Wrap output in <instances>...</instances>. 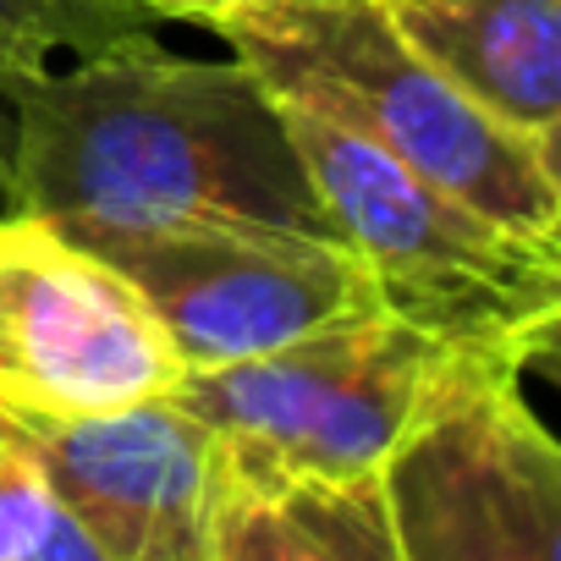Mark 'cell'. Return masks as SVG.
<instances>
[{
	"label": "cell",
	"mask_w": 561,
	"mask_h": 561,
	"mask_svg": "<svg viewBox=\"0 0 561 561\" xmlns=\"http://www.w3.org/2000/svg\"><path fill=\"white\" fill-rule=\"evenodd\" d=\"M12 193L50 226H287L336 237L270 89L231 61H187L144 34L18 78ZM342 242V237H336Z\"/></svg>",
	"instance_id": "obj_1"
},
{
	"label": "cell",
	"mask_w": 561,
	"mask_h": 561,
	"mask_svg": "<svg viewBox=\"0 0 561 561\" xmlns=\"http://www.w3.org/2000/svg\"><path fill=\"white\" fill-rule=\"evenodd\" d=\"M209 34L275 100L347 122L468 209L561 248L556 144L506 127L446 83L391 28L380 0H237L209 18Z\"/></svg>",
	"instance_id": "obj_2"
},
{
	"label": "cell",
	"mask_w": 561,
	"mask_h": 561,
	"mask_svg": "<svg viewBox=\"0 0 561 561\" xmlns=\"http://www.w3.org/2000/svg\"><path fill=\"white\" fill-rule=\"evenodd\" d=\"M275 111L391 320L517 375L556 364L561 248H539L468 209L314 105L275 100Z\"/></svg>",
	"instance_id": "obj_3"
},
{
	"label": "cell",
	"mask_w": 561,
	"mask_h": 561,
	"mask_svg": "<svg viewBox=\"0 0 561 561\" xmlns=\"http://www.w3.org/2000/svg\"><path fill=\"white\" fill-rule=\"evenodd\" d=\"M451 347L375 314L220 369H187L171 391L215 430L237 484H353L375 479L408 435Z\"/></svg>",
	"instance_id": "obj_4"
},
{
	"label": "cell",
	"mask_w": 561,
	"mask_h": 561,
	"mask_svg": "<svg viewBox=\"0 0 561 561\" xmlns=\"http://www.w3.org/2000/svg\"><path fill=\"white\" fill-rule=\"evenodd\" d=\"M375 479L397 561H561V451L506 364L451 353Z\"/></svg>",
	"instance_id": "obj_5"
},
{
	"label": "cell",
	"mask_w": 561,
	"mask_h": 561,
	"mask_svg": "<svg viewBox=\"0 0 561 561\" xmlns=\"http://www.w3.org/2000/svg\"><path fill=\"white\" fill-rule=\"evenodd\" d=\"M149 304L182 369H220L304 336L386 314L375 280L336 237L287 226H56Z\"/></svg>",
	"instance_id": "obj_6"
},
{
	"label": "cell",
	"mask_w": 561,
	"mask_h": 561,
	"mask_svg": "<svg viewBox=\"0 0 561 561\" xmlns=\"http://www.w3.org/2000/svg\"><path fill=\"white\" fill-rule=\"evenodd\" d=\"M182 375L127 275L28 209L0 215V408L89 419L171 397Z\"/></svg>",
	"instance_id": "obj_7"
},
{
	"label": "cell",
	"mask_w": 561,
	"mask_h": 561,
	"mask_svg": "<svg viewBox=\"0 0 561 561\" xmlns=\"http://www.w3.org/2000/svg\"><path fill=\"white\" fill-rule=\"evenodd\" d=\"M7 413V408H0ZM61 512L116 561H209L215 506L231 484L215 430L171 397L89 419L7 413Z\"/></svg>",
	"instance_id": "obj_8"
},
{
	"label": "cell",
	"mask_w": 561,
	"mask_h": 561,
	"mask_svg": "<svg viewBox=\"0 0 561 561\" xmlns=\"http://www.w3.org/2000/svg\"><path fill=\"white\" fill-rule=\"evenodd\" d=\"M391 28L473 105L556 144L561 0H380Z\"/></svg>",
	"instance_id": "obj_9"
},
{
	"label": "cell",
	"mask_w": 561,
	"mask_h": 561,
	"mask_svg": "<svg viewBox=\"0 0 561 561\" xmlns=\"http://www.w3.org/2000/svg\"><path fill=\"white\" fill-rule=\"evenodd\" d=\"M154 23L138 0H0V94L56 67V56H89Z\"/></svg>",
	"instance_id": "obj_10"
},
{
	"label": "cell",
	"mask_w": 561,
	"mask_h": 561,
	"mask_svg": "<svg viewBox=\"0 0 561 561\" xmlns=\"http://www.w3.org/2000/svg\"><path fill=\"white\" fill-rule=\"evenodd\" d=\"M209 561H336V550L280 495L231 479L215 506Z\"/></svg>",
	"instance_id": "obj_11"
},
{
	"label": "cell",
	"mask_w": 561,
	"mask_h": 561,
	"mask_svg": "<svg viewBox=\"0 0 561 561\" xmlns=\"http://www.w3.org/2000/svg\"><path fill=\"white\" fill-rule=\"evenodd\" d=\"M56 517V495L39 473V462L28 457V446L18 440V430L0 413V561H23L45 523Z\"/></svg>",
	"instance_id": "obj_12"
},
{
	"label": "cell",
	"mask_w": 561,
	"mask_h": 561,
	"mask_svg": "<svg viewBox=\"0 0 561 561\" xmlns=\"http://www.w3.org/2000/svg\"><path fill=\"white\" fill-rule=\"evenodd\" d=\"M23 561H116L72 512H61L56 506V517L45 523V534H39V545L23 556Z\"/></svg>",
	"instance_id": "obj_13"
},
{
	"label": "cell",
	"mask_w": 561,
	"mask_h": 561,
	"mask_svg": "<svg viewBox=\"0 0 561 561\" xmlns=\"http://www.w3.org/2000/svg\"><path fill=\"white\" fill-rule=\"evenodd\" d=\"M138 7H149L154 18H171V23H198V28H209V18L226 12V7H237V0H138Z\"/></svg>",
	"instance_id": "obj_14"
},
{
	"label": "cell",
	"mask_w": 561,
	"mask_h": 561,
	"mask_svg": "<svg viewBox=\"0 0 561 561\" xmlns=\"http://www.w3.org/2000/svg\"><path fill=\"white\" fill-rule=\"evenodd\" d=\"M18 209V193H12V116H0V215Z\"/></svg>",
	"instance_id": "obj_15"
}]
</instances>
